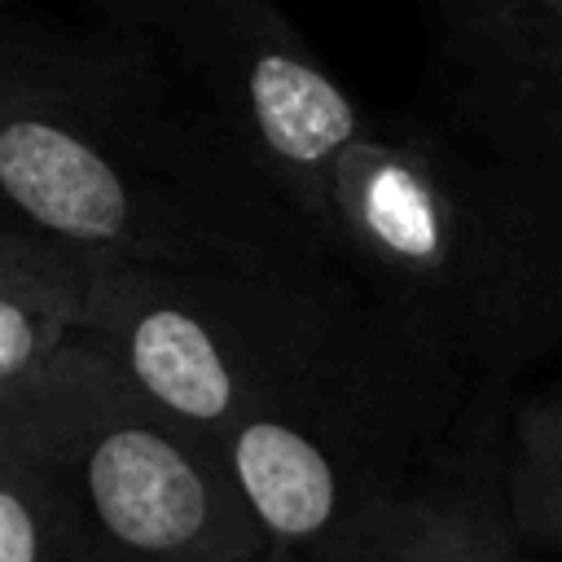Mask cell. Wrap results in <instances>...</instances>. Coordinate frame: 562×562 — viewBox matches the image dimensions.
<instances>
[{
  "label": "cell",
  "instance_id": "6da1fadb",
  "mask_svg": "<svg viewBox=\"0 0 562 562\" xmlns=\"http://www.w3.org/2000/svg\"><path fill=\"white\" fill-rule=\"evenodd\" d=\"M0 211L97 268L299 277L307 220L123 40L0 35Z\"/></svg>",
  "mask_w": 562,
  "mask_h": 562
},
{
  "label": "cell",
  "instance_id": "7a4b0ae2",
  "mask_svg": "<svg viewBox=\"0 0 562 562\" xmlns=\"http://www.w3.org/2000/svg\"><path fill=\"white\" fill-rule=\"evenodd\" d=\"M329 255L479 395L562 351V193L435 119H373L329 176Z\"/></svg>",
  "mask_w": 562,
  "mask_h": 562
},
{
  "label": "cell",
  "instance_id": "3957f363",
  "mask_svg": "<svg viewBox=\"0 0 562 562\" xmlns=\"http://www.w3.org/2000/svg\"><path fill=\"white\" fill-rule=\"evenodd\" d=\"M479 400L430 338L369 294L351 329L215 448L290 562H378Z\"/></svg>",
  "mask_w": 562,
  "mask_h": 562
},
{
  "label": "cell",
  "instance_id": "277c9868",
  "mask_svg": "<svg viewBox=\"0 0 562 562\" xmlns=\"http://www.w3.org/2000/svg\"><path fill=\"white\" fill-rule=\"evenodd\" d=\"M0 430L66 487L105 562H241L268 549L220 448L88 334L0 391Z\"/></svg>",
  "mask_w": 562,
  "mask_h": 562
},
{
  "label": "cell",
  "instance_id": "5b68a950",
  "mask_svg": "<svg viewBox=\"0 0 562 562\" xmlns=\"http://www.w3.org/2000/svg\"><path fill=\"white\" fill-rule=\"evenodd\" d=\"M369 290L334 259L299 277L97 268L83 329L206 443L325 356Z\"/></svg>",
  "mask_w": 562,
  "mask_h": 562
},
{
  "label": "cell",
  "instance_id": "8992f818",
  "mask_svg": "<svg viewBox=\"0 0 562 562\" xmlns=\"http://www.w3.org/2000/svg\"><path fill=\"white\" fill-rule=\"evenodd\" d=\"M97 26L140 53L325 241L334 162L373 114L272 0H97Z\"/></svg>",
  "mask_w": 562,
  "mask_h": 562
},
{
  "label": "cell",
  "instance_id": "52a82bcc",
  "mask_svg": "<svg viewBox=\"0 0 562 562\" xmlns=\"http://www.w3.org/2000/svg\"><path fill=\"white\" fill-rule=\"evenodd\" d=\"M514 400L483 395L443 470L386 536L378 562H536L505 492V422Z\"/></svg>",
  "mask_w": 562,
  "mask_h": 562
},
{
  "label": "cell",
  "instance_id": "ba28073f",
  "mask_svg": "<svg viewBox=\"0 0 562 562\" xmlns=\"http://www.w3.org/2000/svg\"><path fill=\"white\" fill-rule=\"evenodd\" d=\"M92 281L97 263L0 211V391L83 329Z\"/></svg>",
  "mask_w": 562,
  "mask_h": 562
},
{
  "label": "cell",
  "instance_id": "9c48e42d",
  "mask_svg": "<svg viewBox=\"0 0 562 562\" xmlns=\"http://www.w3.org/2000/svg\"><path fill=\"white\" fill-rule=\"evenodd\" d=\"M439 79L562 88V0H422Z\"/></svg>",
  "mask_w": 562,
  "mask_h": 562
},
{
  "label": "cell",
  "instance_id": "30bf717a",
  "mask_svg": "<svg viewBox=\"0 0 562 562\" xmlns=\"http://www.w3.org/2000/svg\"><path fill=\"white\" fill-rule=\"evenodd\" d=\"M439 119L562 193V88L439 79Z\"/></svg>",
  "mask_w": 562,
  "mask_h": 562
},
{
  "label": "cell",
  "instance_id": "8fae6325",
  "mask_svg": "<svg viewBox=\"0 0 562 562\" xmlns=\"http://www.w3.org/2000/svg\"><path fill=\"white\" fill-rule=\"evenodd\" d=\"M0 562H105L66 487L0 430Z\"/></svg>",
  "mask_w": 562,
  "mask_h": 562
},
{
  "label": "cell",
  "instance_id": "7c38bea8",
  "mask_svg": "<svg viewBox=\"0 0 562 562\" xmlns=\"http://www.w3.org/2000/svg\"><path fill=\"white\" fill-rule=\"evenodd\" d=\"M505 492L522 536L540 553H562V400H522L509 408Z\"/></svg>",
  "mask_w": 562,
  "mask_h": 562
},
{
  "label": "cell",
  "instance_id": "4fadbf2b",
  "mask_svg": "<svg viewBox=\"0 0 562 562\" xmlns=\"http://www.w3.org/2000/svg\"><path fill=\"white\" fill-rule=\"evenodd\" d=\"M241 562H290V558H285L281 549H272V544H268L263 553H250V558H241Z\"/></svg>",
  "mask_w": 562,
  "mask_h": 562
}]
</instances>
